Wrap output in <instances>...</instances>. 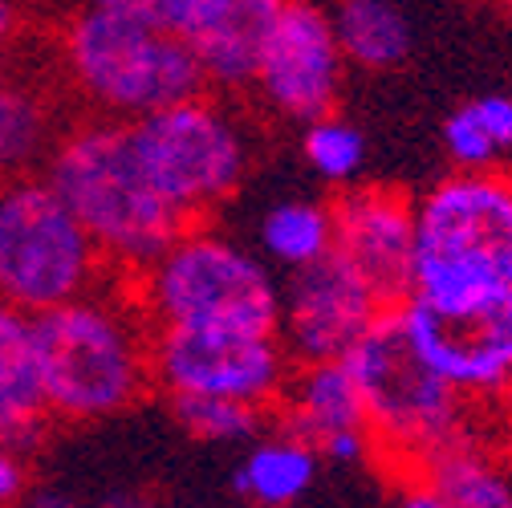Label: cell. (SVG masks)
<instances>
[{"label": "cell", "instance_id": "30", "mask_svg": "<svg viewBox=\"0 0 512 508\" xmlns=\"http://www.w3.org/2000/svg\"><path fill=\"white\" fill-rule=\"evenodd\" d=\"M13 66H9V53H5V41H0V98H5L13 90Z\"/></svg>", "mask_w": 512, "mask_h": 508}, {"label": "cell", "instance_id": "19", "mask_svg": "<svg viewBox=\"0 0 512 508\" xmlns=\"http://www.w3.org/2000/svg\"><path fill=\"white\" fill-rule=\"evenodd\" d=\"M419 476H427L452 508H512V468L500 464L488 448L460 435L456 443H447L443 452H435Z\"/></svg>", "mask_w": 512, "mask_h": 508}, {"label": "cell", "instance_id": "2", "mask_svg": "<svg viewBox=\"0 0 512 508\" xmlns=\"http://www.w3.org/2000/svg\"><path fill=\"white\" fill-rule=\"evenodd\" d=\"M49 187L70 204L110 273L135 277L187 228L183 212L147 175L131 122L90 118L61 131L45 159Z\"/></svg>", "mask_w": 512, "mask_h": 508}, {"label": "cell", "instance_id": "8", "mask_svg": "<svg viewBox=\"0 0 512 508\" xmlns=\"http://www.w3.org/2000/svg\"><path fill=\"white\" fill-rule=\"evenodd\" d=\"M131 139L147 175L187 224H200L228 204L252 163L244 122L204 90L135 118Z\"/></svg>", "mask_w": 512, "mask_h": 508}, {"label": "cell", "instance_id": "15", "mask_svg": "<svg viewBox=\"0 0 512 508\" xmlns=\"http://www.w3.org/2000/svg\"><path fill=\"white\" fill-rule=\"evenodd\" d=\"M281 5L285 0H204L183 41L196 53L208 86H220L224 94L252 86L256 57Z\"/></svg>", "mask_w": 512, "mask_h": 508}, {"label": "cell", "instance_id": "20", "mask_svg": "<svg viewBox=\"0 0 512 508\" xmlns=\"http://www.w3.org/2000/svg\"><path fill=\"white\" fill-rule=\"evenodd\" d=\"M261 257L277 269H305L334 252V204L322 200H281L256 228Z\"/></svg>", "mask_w": 512, "mask_h": 508}, {"label": "cell", "instance_id": "7", "mask_svg": "<svg viewBox=\"0 0 512 508\" xmlns=\"http://www.w3.org/2000/svg\"><path fill=\"white\" fill-rule=\"evenodd\" d=\"M110 265L45 175L0 187V301L37 317L102 285Z\"/></svg>", "mask_w": 512, "mask_h": 508}, {"label": "cell", "instance_id": "12", "mask_svg": "<svg viewBox=\"0 0 512 508\" xmlns=\"http://www.w3.org/2000/svg\"><path fill=\"white\" fill-rule=\"evenodd\" d=\"M387 313L382 297L338 252L289 273L281 289L277 338L293 362L346 358L354 342Z\"/></svg>", "mask_w": 512, "mask_h": 508}, {"label": "cell", "instance_id": "18", "mask_svg": "<svg viewBox=\"0 0 512 508\" xmlns=\"http://www.w3.org/2000/svg\"><path fill=\"white\" fill-rule=\"evenodd\" d=\"M330 17L346 61L358 70H395L411 57L415 29L395 0H338Z\"/></svg>", "mask_w": 512, "mask_h": 508}, {"label": "cell", "instance_id": "16", "mask_svg": "<svg viewBox=\"0 0 512 508\" xmlns=\"http://www.w3.org/2000/svg\"><path fill=\"white\" fill-rule=\"evenodd\" d=\"M49 403L41 391L33 317L0 301V443L29 452L49 427Z\"/></svg>", "mask_w": 512, "mask_h": 508}, {"label": "cell", "instance_id": "5", "mask_svg": "<svg viewBox=\"0 0 512 508\" xmlns=\"http://www.w3.org/2000/svg\"><path fill=\"white\" fill-rule=\"evenodd\" d=\"M126 285L151 326L277 330L281 322V285L269 261L200 224H187Z\"/></svg>", "mask_w": 512, "mask_h": 508}, {"label": "cell", "instance_id": "29", "mask_svg": "<svg viewBox=\"0 0 512 508\" xmlns=\"http://www.w3.org/2000/svg\"><path fill=\"white\" fill-rule=\"evenodd\" d=\"M21 29V13H17V0H0V41H13Z\"/></svg>", "mask_w": 512, "mask_h": 508}, {"label": "cell", "instance_id": "23", "mask_svg": "<svg viewBox=\"0 0 512 508\" xmlns=\"http://www.w3.org/2000/svg\"><path fill=\"white\" fill-rule=\"evenodd\" d=\"M94 5H106L114 13H126L135 21H147L155 29H167L175 37H183L191 29V21H196L204 0H94Z\"/></svg>", "mask_w": 512, "mask_h": 508}, {"label": "cell", "instance_id": "17", "mask_svg": "<svg viewBox=\"0 0 512 508\" xmlns=\"http://www.w3.org/2000/svg\"><path fill=\"white\" fill-rule=\"evenodd\" d=\"M317 448L293 435L289 427L273 435H256L244 443V456L232 472V492L244 504H265V508H289L297 504L313 480H317Z\"/></svg>", "mask_w": 512, "mask_h": 508}, {"label": "cell", "instance_id": "21", "mask_svg": "<svg viewBox=\"0 0 512 508\" xmlns=\"http://www.w3.org/2000/svg\"><path fill=\"white\" fill-rule=\"evenodd\" d=\"M301 159L305 167L334 187H350L366 167V135L346 114L330 110L301 126Z\"/></svg>", "mask_w": 512, "mask_h": 508}, {"label": "cell", "instance_id": "10", "mask_svg": "<svg viewBox=\"0 0 512 508\" xmlns=\"http://www.w3.org/2000/svg\"><path fill=\"white\" fill-rule=\"evenodd\" d=\"M395 313L415 350L464 399H496L512 374V293L476 301H431L411 293Z\"/></svg>", "mask_w": 512, "mask_h": 508}, {"label": "cell", "instance_id": "9", "mask_svg": "<svg viewBox=\"0 0 512 508\" xmlns=\"http://www.w3.org/2000/svg\"><path fill=\"white\" fill-rule=\"evenodd\" d=\"M155 387L175 395H212L269 407L289 378V350L277 330L228 326H155L151 334Z\"/></svg>", "mask_w": 512, "mask_h": 508}, {"label": "cell", "instance_id": "32", "mask_svg": "<svg viewBox=\"0 0 512 508\" xmlns=\"http://www.w3.org/2000/svg\"><path fill=\"white\" fill-rule=\"evenodd\" d=\"M496 5H508V9H512V0H496Z\"/></svg>", "mask_w": 512, "mask_h": 508}, {"label": "cell", "instance_id": "22", "mask_svg": "<svg viewBox=\"0 0 512 508\" xmlns=\"http://www.w3.org/2000/svg\"><path fill=\"white\" fill-rule=\"evenodd\" d=\"M171 415L179 419V427L200 439V443H252L265 431V407L256 403H240V399H212V395H175L171 399Z\"/></svg>", "mask_w": 512, "mask_h": 508}, {"label": "cell", "instance_id": "6", "mask_svg": "<svg viewBox=\"0 0 512 508\" xmlns=\"http://www.w3.org/2000/svg\"><path fill=\"white\" fill-rule=\"evenodd\" d=\"M358 383L374 452L419 472L435 452L468 435L464 395L415 350L399 313L387 309L342 358Z\"/></svg>", "mask_w": 512, "mask_h": 508}, {"label": "cell", "instance_id": "31", "mask_svg": "<svg viewBox=\"0 0 512 508\" xmlns=\"http://www.w3.org/2000/svg\"><path fill=\"white\" fill-rule=\"evenodd\" d=\"M496 403H500V411H504V419H508V427H512V374L504 378V387L496 391Z\"/></svg>", "mask_w": 512, "mask_h": 508}, {"label": "cell", "instance_id": "4", "mask_svg": "<svg viewBox=\"0 0 512 508\" xmlns=\"http://www.w3.org/2000/svg\"><path fill=\"white\" fill-rule=\"evenodd\" d=\"M415 293L431 301L512 293V175L452 171L415 200Z\"/></svg>", "mask_w": 512, "mask_h": 508}, {"label": "cell", "instance_id": "11", "mask_svg": "<svg viewBox=\"0 0 512 508\" xmlns=\"http://www.w3.org/2000/svg\"><path fill=\"white\" fill-rule=\"evenodd\" d=\"M346 53L334 17L313 0H285L261 57H256L252 94L285 122H313L338 106Z\"/></svg>", "mask_w": 512, "mask_h": 508}, {"label": "cell", "instance_id": "34", "mask_svg": "<svg viewBox=\"0 0 512 508\" xmlns=\"http://www.w3.org/2000/svg\"><path fill=\"white\" fill-rule=\"evenodd\" d=\"M191 508H204V504H191Z\"/></svg>", "mask_w": 512, "mask_h": 508}, {"label": "cell", "instance_id": "24", "mask_svg": "<svg viewBox=\"0 0 512 508\" xmlns=\"http://www.w3.org/2000/svg\"><path fill=\"white\" fill-rule=\"evenodd\" d=\"M472 110V118L480 122V131L488 135V143L496 147V155H512V98L508 94H480L472 102H464Z\"/></svg>", "mask_w": 512, "mask_h": 508}, {"label": "cell", "instance_id": "14", "mask_svg": "<svg viewBox=\"0 0 512 508\" xmlns=\"http://www.w3.org/2000/svg\"><path fill=\"white\" fill-rule=\"evenodd\" d=\"M277 403H281V427L313 443L322 460L358 464L374 452L358 383L342 358L297 362Z\"/></svg>", "mask_w": 512, "mask_h": 508}, {"label": "cell", "instance_id": "28", "mask_svg": "<svg viewBox=\"0 0 512 508\" xmlns=\"http://www.w3.org/2000/svg\"><path fill=\"white\" fill-rule=\"evenodd\" d=\"M98 508H159V500L147 492H110Z\"/></svg>", "mask_w": 512, "mask_h": 508}, {"label": "cell", "instance_id": "33", "mask_svg": "<svg viewBox=\"0 0 512 508\" xmlns=\"http://www.w3.org/2000/svg\"><path fill=\"white\" fill-rule=\"evenodd\" d=\"M244 508H265V504H244Z\"/></svg>", "mask_w": 512, "mask_h": 508}, {"label": "cell", "instance_id": "1", "mask_svg": "<svg viewBox=\"0 0 512 508\" xmlns=\"http://www.w3.org/2000/svg\"><path fill=\"white\" fill-rule=\"evenodd\" d=\"M151 334L131 285H98L33 317L41 391L53 419L90 423L131 411L151 387Z\"/></svg>", "mask_w": 512, "mask_h": 508}, {"label": "cell", "instance_id": "26", "mask_svg": "<svg viewBox=\"0 0 512 508\" xmlns=\"http://www.w3.org/2000/svg\"><path fill=\"white\" fill-rule=\"evenodd\" d=\"M395 508H452V500H447V496H443L427 476H419V472H415V480H407V484H403V492H399Z\"/></svg>", "mask_w": 512, "mask_h": 508}, {"label": "cell", "instance_id": "25", "mask_svg": "<svg viewBox=\"0 0 512 508\" xmlns=\"http://www.w3.org/2000/svg\"><path fill=\"white\" fill-rule=\"evenodd\" d=\"M29 492V472H25V460L17 448H5L0 443V508H13L21 504Z\"/></svg>", "mask_w": 512, "mask_h": 508}, {"label": "cell", "instance_id": "27", "mask_svg": "<svg viewBox=\"0 0 512 508\" xmlns=\"http://www.w3.org/2000/svg\"><path fill=\"white\" fill-rule=\"evenodd\" d=\"M25 508H78V496H74L70 488L45 484V488H33V492H25Z\"/></svg>", "mask_w": 512, "mask_h": 508}, {"label": "cell", "instance_id": "13", "mask_svg": "<svg viewBox=\"0 0 512 508\" xmlns=\"http://www.w3.org/2000/svg\"><path fill=\"white\" fill-rule=\"evenodd\" d=\"M334 252L399 309L415 293V200L378 183H350L334 200Z\"/></svg>", "mask_w": 512, "mask_h": 508}, {"label": "cell", "instance_id": "3", "mask_svg": "<svg viewBox=\"0 0 512 508\" xmlns=\"http://www.w3.org/2000/svg\"><path fill=\"white\" fill-rule=\"evenodd\" d=\"M57 66L66 74V86L94 114L118 122H135L208 86L183 37L94 5V0H82L61 21Z\"/></svg>", "mask_w": 512, "mask_h": 508}]
</instances>
